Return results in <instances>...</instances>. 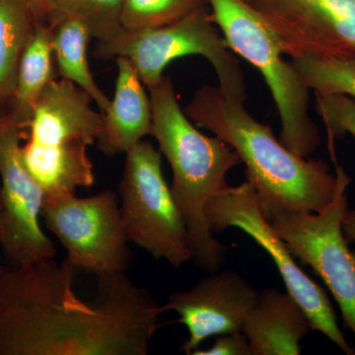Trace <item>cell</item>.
I'll return each instance as SVG.
<instances>
[{
  "mask_svg": "<svg viewBox=\"0 0 355 355\" xmlns=\"http://www.w3.org/2000/svg\"><path fill=\"white\" fill-rule=\"evenodd\" d=\"M92 102L88 93L64 78L53 79L42 93L21 155L44 196L76 193L95 183L87 150L101 135L104 114L93 110Z\"/></svg>",
  "mask_w": 355,
  "mask_h": 355,
  "instance_id": "cell-4",
  "label": "cell"
},
{
  "mask_svg": "<svg viewBox=\"0 0 355 355\" xmlns=\"http://www.w3.org/2000/svg\"><path fill=\"white\" fill-rule=\"evenodd\" d=\"M191 355H252L249 343L243 331L224 334L216 336V342L209 349L200 347Z\"/></svg>",
  "mask_w": 355,
  "mask_h": 355,
  "instance_id": "cell-23",
  "label": "cell"
},
{
  "mask_svg": "<svg viewBox=\"0 0 355 355\" xmlns=\"http://www.w3.org/2000/svg\"><path fill=\"white\" fill-rule=\"evenodd\" d=\"M51 27L53 58L58 76L88 93L104 114L108 111L111 100L96 84L89 69L88 44L93 39L90 30L76 18H65Z\"/></svg>",
  "mask_w": 355,
  "mask_h": 355,
  "instance_id": "cell-18",
  "label": "cell"
},
{
  "mask_svg": "<svg viewBox=\"0 0 355 355\" xmlns=\"http://www.w3.org/2000/svg\"><path fill=\"white\" fill-rule=\"evenodd\" d=\"M128 242L180 268L193 259L181 212L162 173V153L141 140L125 153L119 187Z\"/></svg>",
  "mask_w": 355,
  "mask_h": 355,
  "instance_id": "cell-7",
  "label": "cell"
},
{
  "mask_svg": "<svg viewBox=\"0 0 355 355\" xmlns=\"http://www.w3.org/2000/svg\"><path fill=\"white\" fill-rule=\"evenodd\" d=\"M40 23L25 0H0V113L12 98L21 58Z\"/></svg>",
  "mask_w": 355,
  "mask_h": 355,
  "instance_id": "cell-17",
  "label": "cell"
},
{
  "mask_svg": "<svg viewBox=\"0 0 355 355\" xmlns=\"http://www.w3.org/2000/svg\"><path fill=\"white\" fill-rule=\"evenodd\" d=\"M123 0H51V10L46 24L55 25L65 18L83 21L90 30L93 39L121 27Z\"/></svg>",
  "mask_w": 355,
  "mask_h": 355,
  "instance_id": "cell-20",
  "label": "cell"
},
{
  "mask_svg": "<svg viewBox=\"0 0 355 355\" xmlns=\"http://www.w3.org/2000/svg\"><path fill=\"white\" fill-rule=\"evenodd\" d=\"M211 20L229 48L254 65L265 78L282 120L280 142L309 157L321 142L309 114L310 89L284 51L260 11L245 0H207Z\"/></svg>",
  "mask_w": 355,
  "mask_h": 355,
  "instance_id": "cell-6",
  "label": "cell"
},
{
  "mask_svg": "<svg viewBox=\"0 0 355 355\" xmlns=\"http://www.w3.org/2000/svg\"><path fill=\"white\" fill-rule=\"evenodd\" d=\"M41 22L46 23L51 10V0H25Z\"/></svg>",
  "mask_w": 355,
  "mask_h": 355,
  "instance_id": "cell-25",
  "label": "cell"
},
{
  "mask_svg": "<svg viewBox=\"0 0 355 355\" xmlns=\"http://www.w3.org/2000/svg\"><path fill=\"white\" fill-rule=\"evenodd\" d=\"M343 229L349 243L355 244V209H349L347 207L343 214Z\"/></svg>",
  "mask_w": 355,
  "mask_h": 355,
  "instance_id": "cell-24",
  "label": "cell"
},
{
  "mask_svg": "<svg viewBox=\"0 0 355 355\" xmlns=\"http://www.w3.org/2000/svg\"><path fill=\"white\" fill-rule=\"evenodd\" d=\"M316 111L328 133L329 149L336 160L334 141L349 133L355 139V100L343 94H318Z\"/></svg>",
  "mask_w": 355,
  "mask_h": 355,
  "instance_id": "cell-22",
  "label": "cell"
},
{
  "mask_svg": "<svg viewBox=\"0 0 355 355\" xmlns=\"http://www.w3.org/2000/svg\"><path fill=\"white\" fill-rule=\"evenodd\" d=\"M245 1L249 2V3L254 4L257 2L261 1V0H245Z\"/></svg>",
  "mask_w": 355,
  "mask_h": 355,
  "instance_id": "cell-26",
  "label": "cell"
},
{
  "mask_svg": "<svg viewBox=\"0 0 355 355\" xmlns=\"http://www.w3.org/2000/svg\"><path fill=\"white\" fill-rule=\"evenodd\" d=\"M184 112L238 153L266 219L282 211H321L335 198L342 166L336 163L331 175L324 161L292 153L270 127L254 120L244 104L230 99L219 86L198 89Z\"/></svg>",
  "mask_w": 355,
  "mask_h": 355,
  "instance_id": "cell-2",
  "label": "cell"
},
{
  "mask_svg": "<svg viewBox=\"0 0 355 355\" xmlns=\"http://www.w3.org/2000/svg\"><path fill=\"white\" fill-rule=\"evenodd\" d=\"M207 6L160 27L130 30L121 26L96 40L93 55L102 60L128 58L148 89L160 81L164 76L163 70L172 60L202 55L216 70L222 92L244 104L247 99L244 72L234 51L211 20Z\"/></svg>",
  "mask_w": 355,
  "mask_h": 355,
  "instance_id": "cell-5",
  "label": "cell"
},
{
  "mask_svg": "<svg viewBox=\"0 0 355 355\" xmlns=\"http://www.w3.org/2000/svg\"><path fill=\"white\" fill-rule=\"evenodd\" d=\"M41 218L77 270L97 277L127 272L130 242L114 191L105 190L87 198L76 193L44 196Z\"/></svg>",
  "mask_w": 355,
  "mask_h": 355,
  "instance_id": "cell-8",
  "label": "cell"
},
{
  "mask_svg": "<svg viewBox=\"0 0 355 355\" xmlns=\"http://www.w3.org/2000/svg\"><path fill=\"white\" fill-rule=\"evenodd\" d=\"M257 296L258 292L241 275L218 270L189 291L172 293L161 311L177 313L175 322L189 331L181 350L191 354L207 338L242 331Z\"/></svg>",
  "mask_w": 355,
  "mask_h": 355,
  "instance_id": "cell-13",
  "label": "cell"
},
{
  "mask_svg": "<svg viewBox=\"0 0 355 355\" xmlns=\"http://www.w3.org/2000/svg\"><path fill=\"white\" fill-rule=\"evenodd\" d=\"M1 214H0V234H1ZM2 265L0 263V270H1Z\"/></svg>",
  "mask_w": 355,
  "mask_h": 355,
  "instance_id": "cell-27",
  "label": "cell"
},
{
  "mask_svg": "<svg viewBox=\"0 0 355 355\" xmlns=\"http://www.w3.org/2000/svg\"><path fill=\"white\" fill-rule=\"evenodd\" d=\"M53 60V27L40 23L21 58L12 98L6 111L2 112L17 123L25 135L42 93L57 76Z\"/></svg>",
  "mask_w": 355,
  "mask_h": 355,
  "instance_id": "cell-16",
  "label": "cell"
},
{
  "mask_svg": "<svg viewBox=\"0 0 355 355\" xmlns=\"http://www.w3.org/2000/svg\"><path fill=\"white\" fill-rule=\"evenodd\" d=\"M311 330L304 311L288 292L266 288L258 293L242 331L252 355H298Z\"/></svg>",
  "mask_w": 355,
  "mask_h": 355,
  "instance_id": "cell-14",
  "label": "cell"
},
{
  "mask_svg": "<svg viewBox=\"0 0 355 355\" xmlns=\"http://www.w3.org/2000/svg\"><path fill=\"white\" fill-rule=\"evenodd\" d=\"M205 216L214 234L236 227L253 238L272 257L287 292L304 311L312 330L321 331L345 354L355 355V349L340 330L326 291L296 263L286 243L261 214L256 191L249 182L228 187L212 198L205 205Z\"/></svg>",
  "mask_w": 355,
  "mask_h": 355,
  "instance_id": "cell-9",
  "label": "cell"
},
{
  "mask_svg": "<svg viewBox=\"0 0 355 355\" xmlns=\"http://www.w3.org/2000/svg\"><path fill=\"white\" fill-rule=\"evenodd\" d=\"M148 90L151 135L171 166L170 188L188 232L191 260L205 272H218L225 261L226 248L214 237L205 205L228 188L226 176L241 164V158L225 141L203 135L191 123L180 107L171 77L163 76Z\"/></svg>",
  "mask_w": 355,
  "mask_h": 355,
  "instance_id": "cell-3",
  "label": "cell"
},
{
  "mask_svg": "<svg viewBox=\"0 0 355 355\" xmlns=\"http://www.w3.org/2000/svg\"><path fill=\"white\" fill-rule=\"evenodd\" d=\"M67 258L0 270V355H147L161 306L127 272L98 277L94 298L74 291Z\"/></svg>",
  "mask_w": 355,
  "mask_h": 355,
  "instance_id": "cell-1",
  "label": "cell"
},
{
  "mask_svg": "<svg viewBox=\"0 0 355 355\" xmlns=\"http://www.w3.org/2000/svg\"><path fill=\"white\" fill-rule=\"evenodd\" d=\"M25 133L6 113H0V247L7 265L51 260L53 240L41 225L44 193L23 163Z\"/></svg>",
  "mask_w": 355,
  "mask_h": 355,
  "instance_id": "cell-11",
  "label": "cell"
},
{
  "mask_svg": "<svg viewBox=\"0 0 355 355\" xmlns=\"http://www.w3.org/2000/svg\"><path fill=\"white\" fill-rule=\"evenodd\" d=\"M306 86L318 94H343L355 100V62L301 57L291 62Z\"/></svg>",
  "mask_w": 355,
  "mask_h": 355,
  "instance_id": "cell-19",
  "label": "cell"
},
{
  "mask_svg": "<svg viewBox=\"0 0 355 355\" xmlns=\"http://www.w3.org/2000/svg\"><path fill=\"white\" fill-rule=\"evenodd\" d=\"M284 55L355 62V0H261L252 4Z\"/></svg>",
  "mask_w": 355,
  "mask_h": 355,
  "instance_id": "cell-12",
  "label": "cell"
},
{
  "mask_svg": "<svg viewBox=\"0 0 355 355\" xmlns=\"http://www.w3.org/2000/svg\"><path fill=\"white\" fill-rule=\"evenodd\" d=\"M118 76L113 100L104 114L98 148L105 155L127 153L153 133V106L132 62L116 58Z\"/></svg>",
  "mask_w": 355,
  "mask_h": 355,
  "instance_id": "cell-15",
  "label": "cell"
},
{
  "mask_svg": "<svg viewBox=\"0 0 355 355\" xmlns=\"http://www.w3.org/2000/svg\"><path fill=\"white\" fill-rule=\"evenodd\" d=\"M349 184L343 169L335 198L321 211L277 212L268 220L292 256L323 280L355 338V252L349 249L343 229Z\"/></svg>",
  "mask_w": 355,
  "mask_h": 355,
  "instance_id": "cell-10",
  "label": "cell"
},
{
  "mask_svg": "<svg viewBox=\"0 0 355 355\" xmlns=\"http://www.w3.org/2000/svg\"><path fill=\"white\" fill-rule=\"evenodd\" d=\"M207 4V0H123L121 24L130 30L160 27Z\"/></svg>",
  "mask_w": 355,
  "mask_h": 355,
  "instance_id": "cell-21",
  "label": "cell"
}]
</instances>
